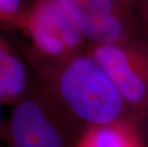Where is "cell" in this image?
Wrapping results in <instances>:
<instances>
[{
  "label": "cell",
  "mask_w": 148,
  "mask_h": 147,
  "mask_svg": "<svg viewBox=\"0 0 148 147\" xmlns=\"http://www.w3.org/2000/svg\"><path fill=\"white\" fill-rule=\"evenodd\" d=\"M95 58L138 120L148 116V45L132 39L119 44L94 45Z\"/></svg>",
  "instance_id": "3957f363"
},
{
  "label": "cell",
  "mask_w": 148,
  "mask_h": 147,
  "mask_svg": "<svg viewBox=\"0 0 148 147\" xmlns=\"http://www.w3.org/2000/svg\"><path fill=\"white\" fill-rule=\"evenodd\" d=\"M40 83L75 120L89 128L140 120L131 112L106 72L89 53L50 58L20 45Z\"/></svg>",
  "instance_id": "6da1fadb"
},
{
  "label": "cell",
  "mask_w": 148,
  "mask_h": 147,
  "mask_svg": "<svg viewBox=\"0 0 148 147\" xmlns=\"http://www.w3.org/2000/svg\"><path fill=\"white\" fill-rule=\"evenodd\" d=\"M115 1L121 3V4L126 6V7H127V5L129 4V3H132V2L134 1V0H115Z\"/></svg>",
  "instance_id": "7c38bea8"
},
{
  "label": "cell",
  "mask_w": 148,
  "mask_h": 147,
  "mask_svg": "<svg viewBox=\"0 0 148 147\" xmlns=\"http://www.w3.org/2000/svg\"><path fill=\"white\" fill-rule=\"evenodd\" d=\"M77 147H144L137 120L89 127Z\"/></svg>",
  "instance_id": "8992f818"
},
{
  "label": "cell",
  "mask_w": 148,
  "mask_h": 147,
  "mask_svg": "<svg viewBox=\"0 0 148 147\" xmlns=\"http://www.w3.org/2000/svg\"><path fill=\"white\" fill-rule=\"evenodd\" d=\"M14 49V46L8 41V39L3 36L2 34H0V59L4 57Z\"/></svg>",
  "instance_id": "9c48e42d"
},
{
  "label": "cell",
  "mask_w": 148,
  "mask_h": 147,
  "mask_svg": "<svg viewBox=\"0 0 148 147\" xmlns=\"http://www.w3.org/2000/svg\"><path fill=\"white\" fill-rule=\"evenodd\" d=\"M26 14L21 0H0V23L21 29Z\"/></svg>",
  "instance_id": "ba28073f"
},
{
  "label": "cell",
  "mask_w": 148,
  "mask_h": 147,
  "mask_svg": "<svg viewBox=\"0 0 148 147\" xmlns=\"http://www.w3.org/2000/svg\"><path fill=\"white\" fill-rule=\"evenodd\" d=\"M5 120L2 118L1 112V103H0V145L3 143V136H4V128H5Z\"/></svg>",
  "instance_id": "8fae6325"
},
{
  "label": "cell",
  "mask_w": 148,
  "mask_h": 147,
  "mask_svg": "<svg viewBox=\"0 0 148 147\" xmlns=\"http://www.w3.org/2000/svg\"><path fill=\"white\" fill-rule=\"evenodd\" d=\"M85 39L94 45L134 39L126 6L115 0H58Z\"/></svg>",
  "instance_id": "5b68a950"
},
{
  "label": "cell",
  "mask_w": 148,
  "mask_h": 147,
  "mask_svg": "<svg viewBox=\"0 0 148 147\" xmlns=\"http://www.w3.org/2000/svg\"><path fill=\"white\" fill-rule=\"evenodd\" d=\"M87 129L36 80L12 106L5 120L3 143L6 147H77Z\"/></svg>",
  "instance_id": "7a4b0ae2"
},
{
  "label": "cell",
  "mask_w": 148,
  "mask_h": 147,
  "mask_svg": "<svg viewBox=\"0 0 148 147\" xmlns=\"http://www.w3.org/2000/svg\"><path fill=\"white\" fill-rule=\"evenodd\" d=\"M33 81L23 59L14 49L0 59V103L14 105L30 89Z\"/></svg>",
  "instance_id": "52a82bcc"
},
{
  "label": "cell",
  "mask_w": 148,
  "mask_h": 147,
  "mask_svg": "<svg viewBox=\"0 0 148 147\" xmlns=\"http://www.w3.org/2000/svg\"><path fill=\"white\" fill-rule=\"evenodd\" d=\"M140 19L148 34V0H143L140 7Z\"/></svg>",
  "instance_id": "30bf717a"
},
{
  "label": "cell",
  "mask_w": 148,
  "mask_h": 147,
  "mask_svg": "<svg viewBox=\"0 0 148 147\" xmlns=\"http://www.w3.org/2000/svg\"><path fill=\"white\" fill-rule=\"evenodd\" d=\"M21 29L29 34L34 51L50 58L81 53L85 39L58 0H36Z\"/></svg>",
  "instance_id": "277c9868"
}]
</instances>
